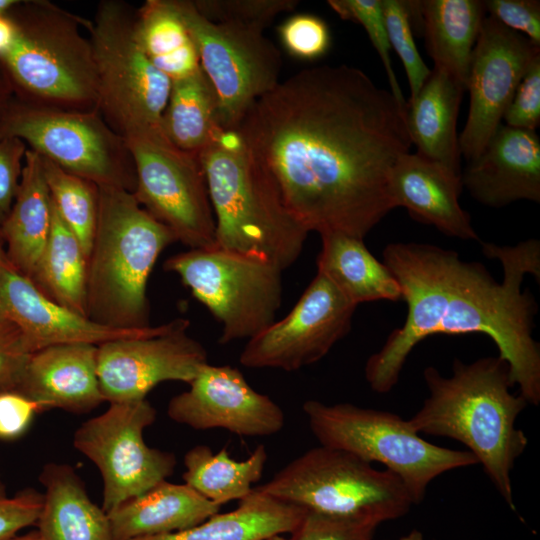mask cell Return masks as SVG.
Returning <instances> with one entry per match:
<instances>
[{
  "label": "cell",
  "mask_w": 540,
  "mask_h": 540,
  "mask_svg": "<svg viewBox=\"0 0 540 540\" xmlns=\"http://www.w3.org/2000/svg\"><path fill=\"white\" fill-rule=\"evenodd\" d=\"M237 130L308 232L364 239L395 208L391 172L412 145L406 108L358 68L322 65L279 81Z\"/></svg>",
  "instance_id": "obj_1"
},
{
  "label": "cell",
  "mask_w": 540,
  "mask_h": 540,
  "mask_svg": "<svg viewBox=\"0 0 540 540\" xmlns=\"http://www.w3.org/2000/svg\"><path fill=\"white\" fill-rule=\"evenodd\" d=\"M482 250L500 261L502 282L483 264L463 261L453 250L414 242L384 248L383 263L399 283L407 315L366 362L365 378L373 391L393 389L407 357L425 338L478 333L497 346L520 395L532 405L540 403V348L532 337L537 304L528 289L521 290L526 274L540 279V242L482 243Z\"/></svg>",
  "instance_id": "obj_2"
},
{
  "label": "cell",
  "mask_w": 540,
  "mask_h": 540,
  "mask_svg": "<svg viewBox=\"0 0 540 540\" xmlns=\"http://www.w3.org/2000/svg\"><path fill=\"white\" fill-rule=\"evenodd\" d=\"M423 377L429 395L408 420L417 433L448 437L465 445L513 511L511 473L528 439L515 422L528 402L510 392V369L499 356L472 363L453 360L452 375L429 366Z\"/></svg>",
  "instance_id": "obj_3"
},
{
  "label": "cell",
  "mask_w": 540,
  "mask_h": 540,
  "mask_svg": "<svg viewBox=\"0 0 540 540\" xmlns=\"http://www.w3.org/2000/svg\"><path fill=\"white\" fill-rule=\"evenodd\" d=\"M199 157L215 217V245L281 271L291 266L309 232L288 211L238 130L222 128Z\"/></svg>",
  "instance_id": "obj_4"
},
{
  "label": "cell",
  "mask_w": 540,
  "mask_h": 540,
  "mask_svg": "<svg viewBox=\"0 0 540 540\" xmlns=\"http://www.w3.org/2000/svg\"><path fill=\"white\" fill-rule=\"evenodd\" d=\"M175 241L133 192L98 186L97 225L87 260V317L115 328L150 326L148 279L161 252Z\"/></svg>",
  "instance_id": "obj_5"
},
{
  "label": "cell",
  "mask_w": 540,
  "mask_h": 540,
  "mask_svg": "<svg viewBox=\"0 0 540 540\" xmlns=\"http://www.w3.org/2000/svg\"><path fill=\"white\" fill-rule=\"evenodd\" d=\"M8 12L15 37L0 66L14 98L53 109L98 111L92 47L81 31L88 20L46 0H17Z\"/></svg>",
  "instance_id": "obj_6"
},
{
  "label": "cell",
  "mask_w": 540,
  "mask_h": 540,
  "mask_svg": "<svg viewBox=\"0 0 540 540\" xmlns=\"http://www.w3.org/2000/svg\"><path fill=\"white\" fill-rule=\"evenodd\" d=\"M320 445L377 462L395 474L413 504H419L431 481L453 469L478 464L468 450H453L423 439L399 415L350 403L308 400L302 406Z\"/></svg>",
  "instance_id": "obj_7"
},
{
  "label": "cell",
  "mask_w": 540,
  "mask_h": 540,
  "mask_svg": "<svg viewBox=\"0 0 540 540\" xmlns=\"http://www.w3.org/2000/svg\"><path fill=\"white\" fill-rule=\"evenodd\" d=\"M136 11L119 0H103L88 20L97 76L98 112L124 139L160 132L171 80L144 52L136 32Z\"/></svg>",
  "instance_id": "obj_8"
},
{
  "label": "cell",
  "mask_w": 540,
  "mask_h": 540,
  "mask_svg": "<svg viewBox=\"0 0 540 540\" xmlns=\"http://www.w3.org/2000/svg\"><path fill=\"white\" fill-rule=\"evenodd\" d=\"M254 489L306 510L364 517L378 524L404 516L414 505L392 472L322 445L295 458Z\"/></svg>",
  "instance_id": "obj_9"
},
{
  "label": "cell",
  "mask_w": 540,
  "mask_h": 540,
  "mask_svg": "<svg viewBox=\"0 0 540 540\" xmlns=\"http://www.w3.org/2000/svg\"><path fill=\"white\" fill-rule=\"evenodd\" d=\"M0 137L22 140L39 156L97 186L136 188L127 142L98 111L53 109L13 97L0 120Z\"/></svg>",
  "instance_id": "obj_10"
},
{
  "label": "cell",
  "mask_w": 540,
  "mask_h": 540,
  "mask_svg": "<svg viewBox=\"0 0 540 540\" xmlns=\"http://www.w3.org/2000/svg\"><path fill=\"white\" fill-rule=\"evenodd\" d=\"M163 267L222 325L221 344L249 340L275 322L282 271L270 262L215 245L173 255Z\"/></svg>",
  "instance_id": "obj_11"
},
{
  "label": "cell",
  "mask_w": 540,
  "mask_h": 540,
  "mask_svg": "<svg viewBox=\"0 0 540 540\" xmlns=\"http://www.w3.org/2000/svg\"><path fill=\"white\" fill-rule=\"evenodd\" d=\"M212 84L223 129H237L251 106L279 83L281 55L263 32L204 18L192 0H171Z\"/></svg>",
  "instance_id": "obj_12"
},
{
  "label": "cell",
  "mask_w": 540,
  "mask_h": 540,
  "mask_svg": "<svg viewBox=\"0 0 540 540\" xmlns=\"http://www.w3.org/2000/svg\"><path fill=\"white\" fill-rule=\"evenodd\" d=\"M125 140L140 205L190 249L215 246V217L199 154L179 149L163 131Z\"/></svg>",
  "instance_id": "obj_13"
},
{
  "label": "cell",
  "mask_w": 540,
  "mask_h": 540,
  "mask_svg": "<svg viewBox=\"0 0 540 540\" xmlns=\"http://www.w3.org/2000/svg\"><path fill=\"white\" fill-rule=\"evenodd\" d=\"M155 419L156 410L146 399L111 403L105 412L75 431L74 447L101 473L102 509L106 513L174 473L175 455L149 447L144 441V430Z\"/></svg>",
  "instance_id": "obj_14"
},
{
  "label": "cell",
  "mask_w": 540,
  "mask_h": 540,
  "mask_svg": "<svg viewBox=\"0 0 540 540\" xmlns=\"http://www.w3.org/2000/svg\"><path fill=\"white\" fill-rule=\"evenodd\" d=\"M183 318L155 326L144 336L114 340L97 348V376L105 401L125 403L146 399L165 381L190 383L208 363L203 345L186 332Z\"/></svg>",
  "instance_id": "obj_15"
},
{
  "label": "cell",
  "mask_w": 540,
  "mask_h": 540,
  "mask_svg": "<svg viewBox=\"0 0 540 540\" xmlns=\"http://www.w3.org/2000/svg\"><path fill=\"white\" fill-rule=\"evenodd\" d=\"M356 307L326 276L317 272L283 319L248 340L240 363L248 368L284 371L311 365L348 334Z\"/></svg>",
  "instance_id": "obj_16"
},
{
  "label": "cell",
  "mask_w": 540,
  "mask_h": 540,
  "mask_svg": "<svg viewBox=\"0 0 540 540\" xmlns=\"http://www.w3.org/2000/svg\"><path fill=\"white\" fill-rule=\"evenodd\" d=\"M538 56L540 45L485 16L469 66V111L459 136L461 155L467 161L481 154L502 124L519 83Z\"/></svg>",
  "instance_id": "obj_17"
},
{
  "label": "cell",
  "mask_w": 540,
  "mask_h": 540,
  "mask_svg": "<svg viewBox=\"0 0 540 540\" xmlns=\"http://www.w3.org/2000/svg\"><path fill=\"white\" fill-rule=\"evenodd\" d=\"M189 386L168 404L169 418L179 424L196 430L222 428L241 436L273 435L285 424L282 409L232 366L207 363Z\"/></svg>",
  "instance_id": "obj_18"
},
{
  "label": "cell",
  "mask_w": 540,
  "mask_h": 540,
  "mask_svg": "<svg viewBox=\"0 0 540 540\" xmlns=\"http://www.w3.org/2000/svg\"><path fill=\"white\" fill-rule=\"evenodd\" d=\"M0 316L14 323L31 353L65 344H91L136 338L155 326L115 328L98 324L44 296L7 262H0Z\"/></svg>",
  "instance_id": "obj_19"
},
{
  "label": "cell",
  "mask_w": 540,
  "mask_h": 540,
  "mask_svg": "<svg viewBox=\"0 0 540 540\" xmlns=\"http://www.w3.org/2000/svg\"><path fill=\"white\" fill-rule=\"evenodd\" d=\"M461 182L486 206L502 207L518 200L539 203V136L501 124L481 154L468 161Z\"/></svg>",
  "instance_id": "obj_20"
},
{
  "label": "cell",
  "mask_w": 540,
  "mask_h": 540,
  "mask_svg": "<svg viewBox=\"0 0 540 540\" xmlns=\"http://www.w3.org/2000/svg\"><path fill=\"white\" fill-rule=\"evenodd\" d=\"M97 348L65 344L33 352L16 391L34 401L41 412L55 408L90 412L105 402L97 376Z\"/></svg>",
  "instance_id": "obj_21"
},
{
  "label": "cell",
  "mask_w": 540,
  "mask_h": 540,
  "mask_svg": "<svg viewBox=\"0 0 540 540\" xmlns=\"http://www.w3.org/2000/svg\"><path fill=\"white\" fill-rule=\"evenodd\" d=\"M462 188L461 175L417 153L402 155L390 176L395 208H406L415 220L447 236L479 241L469 214L459 203Z\"/></svg>",
  "instance_id": "obj_22"
},
{
  "label": "cell",
  "mask_w": 540,
  "mask_h": 540,
  "mask_svg": "<svg viewBox=\"0 0 540 540\" xmlns=\"http://www.w3.org/2000/svg\"><path fill=\"white\" fill-rule=\"evenodd\" d=\"M465 86L434 67L415 97L406 105V127L417 154L461 175L457 119Z\"/></svg>",
  "instance_id": "obj_23"
},
{
  "label": "cell",
  "mask_w": 540,
  "mask_h": 540,
  "mask_svg": "<svg viewBox=\"0 0 540 540\" xmlns=\"http://www.w3.org/2000/svg\"><path fill=\"white\" fill-rule=\"evenodd\" d=\"M220 506L184 484L158 483L107 512L113 540L181 531L218 513Z\"/></svg>",
  "instance_id": "obj_24"
},
{
  "label": "cell",
  "mask_w": 540,
  "mask_h": 540,
  "mask_svg": "<svg viewBox=\"0 0 540 540\" xmlns=\"http://www.w3.org/2000/svg\"><path fill=\"white\" fill-rule=\"evenodd\" d=\"M39 481L45 489L37 521L43 540H113L107 513L70 465L45 464Z\"/></svg>",
  "instance_id": "obj_25"
},
{
  "label": "cell",
  "mask_w": 540,
  "mask_h": 540,
  "mask_svg": "<svg viewBox=\"0 0 540 540\" xmlns=\"http://www.w3.org/2000/svg\"><path fill=\"white\" fill-rule=\"evenodd\" d=\"M53 205L41 157L27 149L11 211L0 228L5 257L17 272L29 278L48 239Z\"/></svg>",
  "instance_id": "obj_26"
},
{
  "label": "cell",
  "mask_w": 540,
  "mask_h": 540,
  "mask_svg": "<svg viewBox=\"0 0 540 540\" xmlns=\"http://www.w3.org/2000/svg\"><path fill=\"white\" fill-rule=\"evenodd\" d=\"M422 22L426 46L434 67L467 87L473 49L485 18L484 1H410Z\"/></svg>",
  "instance_id": "obj_27"
},
{
  "label": "cell",
  "mask_w": 540,
  "mask_h": 540,
  "mask_svg": "<svg viewBox=\"0 0 540 540\" xmlns=\"http://www.w3.org/2000/svg\"><path fill=\"white\" fill-rule=\"evenodd\" d=\"M317 272L326 276L356 306L379 300H401L398 281L368 250L363 239L340 232L320 235Z\"/></svg>",
  "instance_id": "obj_28"
},
{
  "label": "cell",
  "mask_w": 540,
  "mask_h": 540,
  "mask_svg": "<svg viewBox=\"0 0 540 540\" xmlns=\"http://www.w3.org/2000/svg\"><path fill=\"white\" fill-rule=\"evenodd\" d=\"M306 509L253 489L234 510L216 513L188 529L131 540H258L293 533Z\"/></svg>",
  "instance_id": "obj_29"
},
{
  "label": "cell",
  "mask_w": 540,
  "mask_h": 540,
  "mask_svg": "<svg viewBox=\"0 0 540 540\" xmlns=\"http://www.w3.org/2000/svg\"><path fill=\"white\" fill-rule=\"evenodd\" d=\"M28 279L47 298L87 317V257L54 205L48 239Z\"/></svg>",
  "instance_id": "obj_30"
},
{
  "label": "cell",
  "mask_w": 540,
  "mask_h": 540,
  "mask_svg": "<svg viewBox=\"0 0 540 540\" xmlns=\"http://www.w3.org/2000/svg\"><path fill=\"white\" fill-rule=\"evenodd\" d=\"M161 128L179 149L199 154L222 129L216 93L202 68L171 82Z\"/></svg>",
  "instance_id": "obj_31"
},
{
  "label": "cell",
  "mask_w": 540,
  "mask_h": 540,
  "mask_svg": "<svg viewBox=\"0 0 540 540\" xmlns=\"http://www.w3.org/2000/svg\"><path fill=\"white\" fill-rule=\"evenodd\" d=\"M136 32L151 63L171 82L201 69L194 41L171 0H147L137 9Z\"/></svg>",
  "instance_id": "obj_32"
},
{
  "label": "cell",
  "mask_w": 540,
  "mask_h": 540,
  "mask_svg": "<svg viewBox=\"0 0 540 540\" xmlns=\"http://www.w3.org/2000/svg\"><path fill=\"white\" fill-rule=\"evenodd\" d=\"M267 461L264 445H258L251 455L236 461L227 448L213 453L207 445H196L184 456V483L212 503L221 506L232 500H242L252 491V485L262 476Z\"/></svg>",
  "instance_id": "obj_33"
},
{
  "label": "cell",
  "mask_w": 540,
  "mask_h": 540,
  "mask_svg": "<svg viewBox=\"0 0 540 540\" xmlns=\"http://www.w3.org/2000/svg\"><path fill=\"white\" fill-rule=\"evenodd\" d=\"M41 159L53 205L79 241L88 260L97 225L98 186L43 157Z\"/></svg>",
  "instance_id": "obj_34"
},
{
  "label": "cell",
  "mask_w": 540,
  "mask_h": 540,
  "mask_svg": "<svg viewBox=\"0 0 540 540\" xmlns=\"http://www.w3.org/2000/svg\"><path fill=\"white\" fill-rule=\"evenodd\" d=\"M385 27L391 48L403 63L410 97H415L431 69L425 64L414 42L410 1L381 0Z\"/></svg>",
  "instance_id": "obj_35"
},
{
  "label": "cell",
  "mask_w": 540,
  "mask_h": 540,
  "mask_svg": "<svg viewBox=\"0 0 540 540\" xmlns=\"http://www.w3.org/2000/svg\"><path fill=\"white\" fill-rule=\"evenodd\" d=\"M327 3L340 18L356 22L364 28L382 61L390 92L398 103L406 108L407 100L397 80L390 57L391 45L385 27L381 0H329Z\"/></svg>",
  "instance_id": "obj_36"
},
{
  "label": "cell",
  "mask_w": 540,
  "mask_h": 540,
  "mask_svg": "<svg viewBox=\"0 0 540 540\" xmlns=\"http://www.w3.org/2000/svg\"><path fill=\"white\" fill-rule=\"evenodd\" d=\"M207 20L243 26L263 32L281 13L296 8V0H192Z\"/></svg>",
  "instance_id": "obj_37"
},
{
  "label": "cell",
  "mask_w": 540,
  "mask_h": 540,
  "mask_svg": "<svg viewBox=\"0 0 540 540\" xmlns=\"http://www.w3.org/2000/svg\"><path fill=\"white\" fill-rule=\"evenodd\" d=\"M378 523L364 517L306 510L291 540H372Z\"/></svg>",
  "instance_id": "obj_38"
},
{
  "label": "cell",
  "mask_w": 540,
  "mask_h": 540,
  "mask_svg": "<svg viewBox=\"0 0 540 540\" xmlns=\"http://www.w3.org/2000/svg\"><path fill=\"white\" fill-rule=\"evenodd\" d=\"M284 49L301 60L322 57L330 46V32L327 24L312 14H295L278 28Z\"/></svg>",
  "instance_id": "obj_39"
},
{
  "label": "cell",
  "mask_w": 540,
  "mask_h": 540,
  "mask_svg": "<svg viewBox=\"0 0 540 540\" xmlns=\"http://www.w3.org/2000/svg\"><path fill=\"white\" fill-rule=\"evenodd\" d=\"M505 125L535 131L540 124V56L519 83L503 119Z\"/></svg>",
  "instance_id": "obj_40"
},
{
  "label": "cell",
  "mask_w": 540,
  "mask_h": 540,
  "mask_svg": "<svg viewBox=\"0 0 540 540\" xmlns=\"http://www.w3.org/2000/svg\"><path fill=\"white\" fill-rule=\"evenodd\" d=\"M43 506V493L25 488L8 496L0 481V540H7L25 527L37 524Z\"/></svg>",
  "instance_id": "obj_41"
},
{
  "label": "cell",
  "mask_w": 540,
  "mask_h": 540,
  "mask_svg": "<svg viewBox=\"0 0 540 540\" xmlns=\"http://www.w3.org/2000/svg\"><path fill=\"white\" fill-rule=\"evenodd\" d=\"M31 354L19 328L0 316V392L16 391Z\"/></svg>",
  "instance_id": "obj_42"
},
{
  "label": "cell",
  "mask_w": 540,
  "mask_h": 540,
  "mask_svg": "<svg viewBox=\"0 0 540 540\" xmlns=\"http://www.w3.org/2000/svg\"><path fill=\"white\" fill-rule=\"evenodd\" d=\"M489 16L507 28L540 45V2L538 0H486Z\"/></svg>",
  "instance_id": "obj_43"
},
{
  "label": "cell",
  "mask_w": 540,
  "mask_h": 540,
  "mask_svg": "<svg viewBox=\"0 0 540 540\" xmlns=\"http://www.w3.org/2000/svg\"><path fill=\"white\" fill-rule=\"evenodd\" d=\"M28 147L15 137H0V228L18 193Z\"/></svg>",
  "instance_id": "obj_44"
},
{
  "label": "cell",
  "mask_w": 540,
  "mask_h": 540,
  "mask_svg": "<svg viewBox=\"0 0 540 540\" xmlns=\"http://www.w3.org/2000/svg\"><path fill=\"white\" fill-rule=\"evenodd\" d=\"M39 406L17 391L0 392V440L20 438L29 429Z\"/></svg>",
  "instance_id": "obj_45"
},
{
  "label": "cell",
  "mask_w": 540,
  "mask_h": 540,
  "mask_svg": "<svg viewBox=\"0 0 540 540\" xmlns=\"http://www.w3.org/2000/svg\"><path fill=\"white\" fill-rule=\"evenodd\" d=\"M15 37V27L8 10L0 14V58L10 49Z\"/></svg>",
  "instance_id": "obj_46"
},
{
  "label": "cell",
  "mask_w": 540,
  "mask_h": 540,
  "mask_svg": "<svg viewBox=\"0 0 540 540\" xmlns=\"http://www.w3.org/2000/svg\"><path fill=\"white\" fill-rule=\"evenodd\" d=\"M14 97L11 85L0 66V120Z\"/></svg>",
  "instance_id": "obj_47"
},
{
  "label": "cell",
  "mask_w": 540,
  "mask_h": 540,
  "mask_svg": "<svg viewBox=\"0 0 540 540\" xmlns=\"http://www.w3.org/2000/svg\"><path fill=\"white\" fill-rule=\"evenodd\" d=\"M7 540H43V538L38 530H33L24 535L17 534Z\"/></svg>",
  "instance_id": "obj_48"
},
{
  "label": "cell",
  "mask_w": 540,
  "mask_h": 540,
  "mask_svg": "<svg viewBox=\"0 0 540 540\" xmlns=\"http://www.w3.org/2000/svg\"><path fill=\"white\" fill-rule=\"evenodd\" d=\"M398 540H424V538H423V534L420 531L414 529L408 534L399 538Z\"/></svg>",
  "instance_id": "obj_49"
},
{
  "label": "cell",
  "mask_w": 540,
  "mask_h": 540,
  "mask_svg": "<svg viewBox=\"0 0 540 540\" xmlns=\"http://www.w3.org/2000/svg\"><path fill=\"white\" fill-rule=\"evenodd\" d=\"M17 0H0V14L9 10Z\"/></svg>",
  "instance_id": "obj_50"
},
{
  "label": "cell",
  "mask_w": 540,
  "mask_h": 540,
  "mask_svg": "<svg viewBox=\"0 0 540 540\" xmlns=\"http://www.w3.org/2000/svg\"><path fill=\"white\" fill-rule=\"evenodd\" d=\"M258 540H291V538H286L283 534H275L266 538H261Z\"/></svg>",
  "instance_id": "obj_51"
},
{
  "label": "cell",
  "mask_w": 540,
  "mask_h": 540,
  "mask_svg": "<svg viewBox=\"0 0 540 540\" xmlns=\"http://www.w3.org/2000/svg\"><path fill=\"white\" fill-rule=\"evenodd\" d=\"M6 257H5V251H4V246H3V241H2V238H1V235H0V262L2 260H4Z\"/></svg>",
  "instance_id": "obj_52"
}]
</instances>
